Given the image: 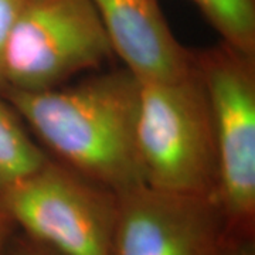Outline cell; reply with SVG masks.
I'll list each match as a JSON object with an SVG mask.
<instances>
[{"label":"cell","mask_w":255,"mask_h":255,"mask_svg":"<svg viewBox=\"0 0 255 255\" xmlns=\"http://www.w3.org/2000/svg\"><path fill=\"white\" fill-rule=\"evenodd\" d=\"M16 231H17V228L14 226V223L10 220L9 216L3 210H0V255Z\"/></svg>","instance_id":"4fadbf2b"},{"label":"cell","mask_w":255,"mask_h":255,"mask_svg":"<svg viewBox=\"0 0 255 255\" xmlns=\"http://www.w3.org/2000/svg\"><path fill=\"white\" fill-rule=\"evenodd\" d=\"M140 82L125 67L70 87L6 91L50 159L115 193L143 184L136 155Z\"/></svg>","instance_id":"6da1fadb"},{"label":"cell","mask_w":255,"mask_h":255,"mask_svg":"<svg viewBox=\"0 0 255 255\" xmlns=\"http://www.w3.org/2000/svg\"><path fill=\"white\" fill-rule=\"evenodd\" d=\"M0 210L17 231L60 255H112L118 193L53 159L14 184Z\"/></svg>","instance_id":"5b68a950"},{"label":"cell","mask_w":255,"mask_h":255,"mask_svg":"<svg viewBox=\"0 0 255 255\" xmlns=\"http://www.w3.org/2000/svg\"><path fill=\"white\" fill-rule=\"evenodd\" d=\"M224 230L213 197L140 184L118 193L112 255H216Z\"/></svg>","instance_id":"8992f818"},{"label":"cell","mask_w":255,"mask_h":255,"mask_svg":"<svg viewBox=\"0 0 255 255\" xmlns=\"http://www.w3.org/2000/svg\"><path fill=\"white\" fill-rule=\"evenodd\" d=\"M1 255H60L33 238L16 231L4 247Z\"/></svg>","instance_id":"7c38bea8"},{"label":"cell","mask_w":255,"mask_h":255,"mask_svg":"<svg viewBox=\"0 0 255 255\" xmlns=\"http://www.w3.org/2000/svg\"><path fill=\"white\" fill-rule=\"evenodd\" d=\"M135 142L143 184L213 197L217 152L209 98L196 65L174 80L140 82Z\"/></svg>","instance_id":"7a4b0ae2"},{"label":"cell","mask_w":255,"mask_h":255,"mask_svg":"<svg viewBox=\"0 0 255 255\" xmlns=\"http://www.w3.org/2000/svg\"><path fill=\"white\" fill-rule=\"evenodd\" d=\"M24 0H0V95L3 97L4 82H3V58L9 41L10 33L17 20L20 9Z\"/></svg>","instance_id":"30bf717a"},{"label":"cell","mask_w":255,"mask_h":255,"mask_svg":"<svg viewBox=\"0 0 255 255\" xmlns=\"http://www.w3.org/2000/svg\"><path fill=\"white\" fill-rule=\"evenodd\" d=\"M92 1L114 54L137 81L174 80L193 70V51L176 38L160 0Z\"/></svg>","instance_id":"52a82bcc"},{"label":"cell","mask_w":255,"mask_h":255,"mask_svg":"<svg viewBox=\"0 0 255 255\" xmlns=\"http://www.w3.org/2000/svg\"><path fill=\"white\" fill-rule=\"evenodd\" d=\"M48 160L17 112L0 95V199Z\"/></svg>","instance_id":"ba28073f"},{"label":"cell","mask_w":255,"mask_h":255,"mask_svg":"<svg viewBox=\"0 0 255 255\" xmlns=\"http://www.w3.org/2000/svg\"><path fill=\"white\" fill-rule=\"evenodd\" d=\"M112 55L92 0H24L4 51V92L53 90Z\"/></svg>","instance_id":"277c9868"},{"label":"cell","mask_w":255,"mask_h":255,"mask_svg":"<svg viewBox=\"0 0 255 255\" xmlns=\"http://www.w3.org/2000/svg\"><path fill=\"white\" fill-rule=\"evenodd\" d=\"M209 98L217 152L213 200L224 227L255 234V55L220 41L193 51Z\"/></svg>","instance_id":"3957f363"},{"label":"cell","mask_w":255,"mask_h":255,"mask_svg":"<svg viewBox=\"0 0 255 255\" xmlns=\"http://www.w3.org/2000/svg\"><path fill=\"white\" fill-rule=\"evenodd\" d=\"M221 41L255 55V0H191Z\"/></svg>","instance_id":"9c48e42d"},{"label":"cell","mask_w":255,"mask_h":255,"mask_svg":"<svg viewBox=\"0 0 255 255\" xmlns=\"http://www.w3.org/2000/svg\"><path fill=\"white\" fill-rule=\"evenodd\" d=\"M216 255H255V234H237L224 230Z\"/></svg>","instance_id":"8fae6325"}]
</instances>
